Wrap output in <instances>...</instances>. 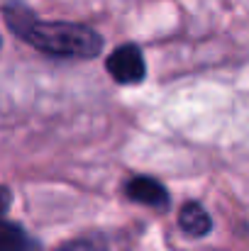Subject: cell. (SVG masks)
Listing matches in <instances>:
<instances>
[{
	"mask_svg": "<svg viewBox=\"0 0 249 251\" xmlns=\"http://www.w3.org/2000/svg\"><path fill=\"white\" fill-rule=\"evenodd\" d=\"M2 17L7 29L25 39L29 47L39 49L42 54L59 56V59H93L103 49L100 34L79 22H49L34 17L29 7L22 2H5Z\"/></svg>",
	"mask_w": 249,
	"mask_h": 251,
	"instance_id": "cell-1",
	"label": "cell"
},
{
	"mask_svg": "<svg viewBox=\"0 0 249 251\" xmlns=\"http://www.w3.org/2000/svg\"><path fill=\"white\" fill-rule=\"evenodd\" d=\"M105 69L108 74L122 85H135L142 83L144 76H147V64H144V56H142V49L135 47V44H122L117 47L108 61H105Z\"/></svg>",
	"mask_w": 249,
	"mask_h": 251,
	"instance_id": "cell-2",
	"label": "cell"
},
{
	"mask_svg": "<svg viewBox=\"0 0 249 251\" xmlns=\"http://www.w3.org/2000/svg\"><path fill=\"white\" fill-rule=\"evenodd\" d=\"M125 195L132 202L154 207V210H166L168 207V190L164 188L162 180L152 176H132L125 183Z\"/></svg>",
	"mask_w": 249,
	"mask_h": 251,
	"instance_id": "cell-3",
	"label": "cell"
},
{
	"mask_svg": "<svg viewBox=\"0 0 249 251\" xmlns=\"http://www.w3.org/2000/svg\"><path fill=\"white\" fill-rule=\"evenodd\" d=\"M132 242L127 234L122 232H98V234H88L81 239H74L56 251H130Z\"/></svg>",
	"mask_w": 249,
	"mask_h": 251,
	"instance_id": "cell-4",
	"label": "cell"
},
{
	"mask_svg": "<svg viewBox=\"0 0 249 251\" xmlns=\"http://www.w3.org/2000/svg\"><path fill=\"white\" fill-rule=\"evenodd\" d=\"M178 225L191 237H205L213 229V220L200 202H186L178 212Z\"/></svg>",
	"mask_w": 249,
	"mask_h": 251,
	"instance_id": "cell-5",
	"label": "cell"
},
{
	"mask_svg": "<svg viewBox=\"0 0 249 251\" xmlns=\"http://www.w3.org/2000/svg\"><path fill=\"white\" fill-rule=\"evenodd\" d=\"M0 251H37V242L20 225L5 222L0 237Z\"/></svg>",
	"mask_w": 249,
	"mask_h": 251,
	"instance_id": "cell-6",
	"label": "cell"
}]
</instances>
